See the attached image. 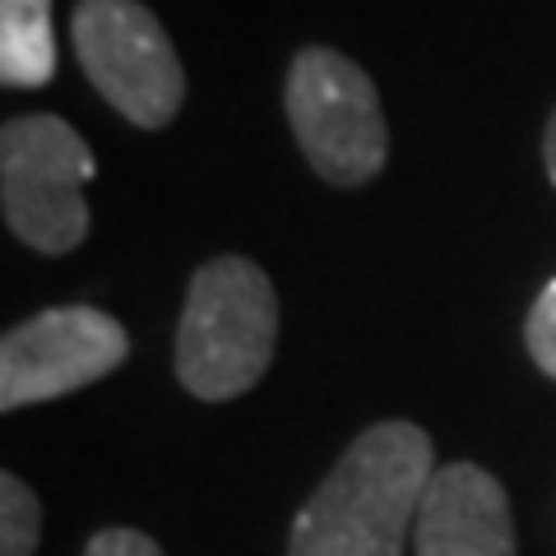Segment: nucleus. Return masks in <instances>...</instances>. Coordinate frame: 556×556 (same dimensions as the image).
I'll list each match as a JSON object with an SVG mask.
<instances>
[{
    "mask_svg": "<svg viewBox=\"0 0 556 556\" xmlns=\"http://www.w3.org/2000/svg\"><path fill=\"white\" fill-rule=\"evenodd\" d=\"M431 473L422 427H367L292 519L288 556H404Z\"/></svg>",
    "mask_w": 556,
    "mask_h": 556,
    "instance_id": "obj_1",
    "label": "nucleus"
},
{
    "mask_svg": "<svg viewBox=\"0 0 556 556\" xmlns=\"http://www.w3.org/2000/svg\"><path fill=\"white\" fill-rule=\"evenodd\" d=\"M278 298L265 269L247 255H218L190 278L177 325V376L204 399L247 394L274 362Z\"/></svg>",
    "mask_w": 556,
    "mask_h": 556,
    "instance_id": "obj_2",
    "label": "nucleus"
},
{
    "mask_svg": "<svg viewBox=\"0 0 556 556\" xmlns=\"http://www.w3.org/2000/svg\"><path fill=\"white\" fill-rule=\"evenodd\" d=\"M98 177L93 149L61 116H14L0 130V208L5 228L42 255L75 251L89 232L84 190Z\"/></svg>",
    "mask_w": 556,
    "mask_h": 556,
    "instance_id": "obj_3",
    "label": "nucleus"
},
{
    "mask_svg": "<svg viewBox=\"0 0 556 556\" xmlns=\"http://www.w3.org/2000/svg\"><path fill=\"white\" fill-rule=\"evenodd\" d=\"M292 135L329 186H367L390 159V130L376 84L334 47H306L288 70Z\"/></svg>",
    "mask_w": 556,
    "mask_h": 556,
    "instance_id": "obj_4",
    "label": "nucleus"
},
{
    "mask_svg": "<svg viewBox=\"0 0 556 556\" xmlns=\"http://www.w3.org/2000/svg\"><path fill=\"white\" fill-rule=\"evenodd\" d=\"M70 42L89 84L139 130H163L186 102V70L167 28L139 0H79Z\"/></svg>",
    "mask_w": 556,
    "mask_h": 556,
    "instance_id": "obj_5",
    "label": "nucleus"
},
{
    "mask_svg": "<svg viewBox=\"0 0 556 556\" xmlns=\"http://www.w3.org/2000/svg\"><path fill=\"white\" fill-rule=\"evenodd\" d=\"M130 357V339L108 311L51 306L20 320L0 343V408H28L75 394L116 371Z\"/></svg>",
    "mask_w": 556,
    "mask_h": 556,
    "instance_id": "obj_6",
    "label": "nucleus"
},
{
    "mask_svg": "<svg viewBox=\"0 0 556 556\" xmlns=\"http://www.w3.org/2000/svg\"><path fill=\"white\" fill-rule=\"evenodd\" d=\"M417 556H515L510 496L478 464H445L431 473L413 525Z\"/></svg>",
    "mask_w": 556,
    "mask_h": 556,
    "instance_id": "obj_7",
    "label": "nucleus"
},
{
    "mask_svg": "<svg viewBox=\"0 0 556 556\" xmlns=\"http://www.w3.org/2000/svg\"><path fill=\"white\" fill-rule=\"evenodd\" d=\"M56 75L51 0H0V79L10 89H42Z\"/></svg>",
    "mask_w": 556,
    "mask_h": 556,
    "instance_id": "obj_8",
    "label": "nucleus"
},
{
    "mask_svg": "<svg viewBox=\"0 0 556 556\" xmlns=\"http://www.w3.org/2000/svg\"><path fill=\"white\" fill-rule=\"evenodd\" d=\"M42 538V506L33 486L0 473V556H33Z\"/></svg>",
    "mask_w": 556,
    "mask_h": 556,
    "instance_id": "obj_9",
    "label": "nucleus"
},
{
    "mask_svg": "<svg viewBox=\"0 0 556 556\" xmlns=\"http://www.w3.org/2000/svg\"><path fill=\"white\" fill-rule=\"evenodd\" d=\"M525 339H529V357L538 362V371H547L556 380V278L538 292L529 325H525Z\"/></svg>",
    "mask_w": 556,
    "mask_h": 556,
    "instance_id": "obj_10",
    "label": "nucleus"
},
{
    "mask_svg": "<svg viewBox=\"0 0 556 556\" xmlns=\"http://www.w3.org/2000/svg\"><path fill=\"white\" fill-rule=\"evenodd\" d=\"M84 556H163V547L139 529H102L89 538Z\"/></svg>",
    "mask_w": 556,
    "mask_h": 556,
    "instance_id": "obj_11",
    "label": "nucleus"
},
{
    "mask_svg": "<svg viewBox=\"0 0 556 556\" xmlns=\"http://www.w3.org/2000/svg\"><path fill=\"white\" fill-rule=\"evenodd\" d=\"M543 159H547V177H552V186H556V112H552V121H547V139H543Z\"/></svg>",
    "mask_w": 556,
    "mask_h": 556,
    "instance_id": "obj_12",
    "label": "nucleus"
}]
</instances>
